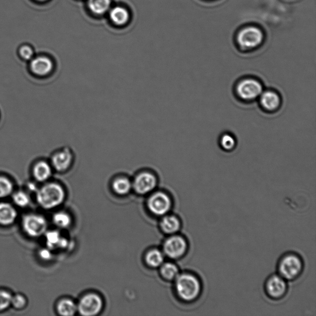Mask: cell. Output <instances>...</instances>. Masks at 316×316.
Listing matches in <instances>:
<instances>
[{
    "mask_svg": "<svg viewBox=\"0 0 316 316\" xmlns=\"http://www.w3.org/2000/svg\"><path fill=\"white\" fill-rule=\"evenodd\" d=\"M264 291L272 300H280L287 295V281L278 274L270 275L264 283Z\"/></svg>",
    "mask_w": 316,
    "mask_h": 316,
    "instance_id": "obj_7",
    "label": "cell"
},
{
    "mask_svg": "<svg viewBox=\"0 0 316 316\" xmlns=\"http://www.w3.org/2000/svg\"><path fill=\"white\" fill-rule=\"evenodd\" d=\"M188 244L187 240L180 236H174L169 238L164 244V251L166 255L171 259H179L187 253Z\"/></svg>",
    "mask_w": 316,
    "mask_h": 316,
    "instance_id": "obj_10",
    "label": "cell"
},
{
    "mask_svg": "<svg viewBox=\"0 0 316 316\" xmlns=\"http://www.w3.org/2000/svg\"><path fill=\"white\" fill-rule=\"evenodd\" d=\"M161 274L164 279L168 280H172L176 279L178 275L179 274V271L175 264L167 263L162 266Z\"/></svg>",
    "mask_w": 316,
    "mask_h": 316,
    "instance_id": "obj_24",
    "label": "cell"
},
{
    "mask_svg": "<svg viewBox=\"0 0 316 316\" xmlns=\"http://www.w3.org/2000/svg\"><path fill=\"white\" fill-rule=\"evenodd\" d=\"M13 296L7 291L0 290V311L7 309L12 304Z\"/></svg>",
    "mask_w": 316,
    "mask_h": 316,
    "instance_id": "obj_28",
    "label": "cell"
},
{
    "mask_svg": "<svg viewBox=\"0 0 316 316\" xmlns=\"http://www.w3.org/2000/svg\"><path fill=\"white\" fill-rule=\"evenodd\" d=\"M53 222L56 226L60 228H66L71 223V219L66 213L58 212L53 216Z\"/></svg>",
    "mask_w": 316,
    "mask_h": 316,
    "instance_id": "obj_26",
    "label": "cell"
},
{
    "mask_svg": "<svg viewBox=\"0 0 316 316\" xmlns=\"http://www.w3.org/2000/svg\"><path fill=\"white\" fill-rule=\"evenodd\" d=\"M13 201L16 205L20 207H26L29 204V197L23 191H18L13 196Z\"/></svg>",
    "mask_w": 316,
    "mask_h": 316,
    "instance_id": "obj_29",
    "label": "cell"
},
{
    "mask_svg": "<svg viewBox=\"0 0 316 316\" xmlns=\"http://www.w3.org/2000/svg\"><path fill=\"white\" fill-rule=\"evenodd\" d=\"M74 162V151L69 147H64L53 154L51 165L56 171L64 172L71 168Z\"/></svg>",
    "mask_w": 316,
    "mask_h": 316,
    "instance_id": "obj_9",
    "label": "cell"
},
{
    "mask_svg": "<svg viewBox=\"0 0 316 316\" xmlns=\"http://www.w3.org/2000/svg\"><path fill=\"white\" fill-rule=\"evenodd\" d=\"M35 179L40 182L49 179L52 174V166L46 161H40L34 167Z\"/></svg>",
    "mask_w": 316,
    "mask_h": 316,
    "instance_id": "obj_16",
    "label": "cell"
},
{
    "mask_svg": "<svg viewBox=\"0 0 316 316\" xmlns=\"http://www.w3.org/2000/svg\"><path fill=\"white\" fill-rule=\"evenodd\" d=\"M177 295L183 302H193L198 300L202 291L200 278L191 272L178 275L175 279Z\"/></svg>",
    "mask_w": 316,
    "mask_h": 316,
    "instance_id": "obj_2",
    "label": "cell"
},
{
    "mask_svg": "<svg viewBox=\"0 0 316 316\" xmlns=\"http://www.w3.org/2000/svg\"><path fill=\"white\" fill-rule=\"evenodd\" d=\"M77 306L74 302L70 299H63L59 302L57 306L59 314L64 316H71L77 311Z\"/></svg>",
    "mask_w": 316,
    "mask_h": 316,
    "instance_id": "obj_23",
    "label": "cell"
},
{
    "mask_svg": "<svg viewBox=\"0 0 316 316\" xmlns=\"http://www.w3.org/2000/svg\"><path fill=\"white\" fill-rule=\"evenodd\" d=\"M32 71L35 74L43 76L53 71V63L50 59L47 57H39L33 59L31 64Z\"/></svg>",
    "mask_w": 316,
    "mask_h": 316,
    "instance_id": "obj_14",
    "label": "cell"
},
{
    "mask_svg": "<svg viewBox=\"0 0 316 316\" xmlns=\"http://www.w3.org/2000/svg\"><path fill=\"white\" fill-rule=\"evenodd\" d=\"M17 216V212L12 205L7 202L0 203V225H11L14 223Z\"/></svg>",
    "mask_w": 316,
    "mask_h": 316,
    "instance_id": "obj_15",
    "label": "cell"
},
{
    "mask_svg": "<svg viewBox=\"0 0 316 316\" xmlns=\"http://www.w3.org/2000/svg\"><path fill=\"white\" fill-rule=\"evenodd\" d=\"M39 1L43 2V1H47V0H39Z\"/></svg>",
    "mask_w": 316,
    "mask_h": 316,
    "instance_id": "obj_33",
    "label": "cell"
},
{
    "mask_svg": "<svg viewBox=\"0 0 316 316\" xmlns=\"http://www.w3.org/2000/svg\"><path fill=\"white\" fill-rule=\"evenodd\" d=\"M20 55L21 57L26 60H29L31 59L32 56L34 55L33 50H32L31 47L28 46H24L22 47L20 51Z\"/></svg>",
    "mask_w": 316,
    "mask_h": 316,
    "instance_id": "obj_31",
    "label": "cell"
},
{
    "mask_svg": "<svg viewBox=\"0 0 316 316\" xmlns=\"http://www.w3.org/2000/svg\"><path fill=\"white\" fill-rule=\"evenodd\" d=\"M304 269V262L298 254L286 253L277 263V274L285 280L293 281L298 279Z\"/></svg>",
    "mask_w": 316,
    "mask_h": 316,
    "instance_id": "obj_3",
    "label": "cell"
},
{
    "mask_svg": "<svg viewBox=\"0 0 316 316\" xmlns=\"http://www.w3.org/2000/svg\"><path fill=\"white\" fill-rule=\"evenodd\" d=\"M148 206L153 214L162 216L166 214L171 209L172 202L167 194L158 192L151 196L148 199Z\"/></svg>",
    "mask_w": 316,
    "mask_h": 316,
    "instance_id": "obj_13",
    "label": "cell"
},
{
    "mask_svg": "<svg viewBox=\"0 0 316 316\" xmlns=\"http://www.w3.org/2000/svg\"><path fill=\"white\" fill-rule=\"evenodd\" d=\"M45 239L47 247L49 249L65 248L67 245L66 239L61 237L60 234L56 231L47 232L45 234Z\"/></svg>",
    "mask_w": 316,
    "mask_h": 316,
    "instance_id": "obj_18",
    "label": "cell"
},
{
    "mask_svg": "<svg viewBox=\"0 0 316 316\" xmlns=\"http://www.w3.org/2000/svg\"><path fill=\"white\" fill-rule=\"evenodd\" d=\"M27 301L25 297L21 295L13 296L12 304L16 309H22L26 306Z\"/></svg>",
    "mask_w": 316,
    "mask_h": 316,
    "instance_id": "obj_30",
    "label": "cell"
},
{
    "mask_svg": "<svg viewBox=\"0 0 316 316\" xmlns=\"http://www.w3.org/2000/svg\"><path fill=\"white\" fill-rule=\"evenodd\" d=\"M259 107L262 112L267 114H275L282 108V96L274 88H264L258 100Z\"/></svg>",
    "mask_w": 316,
    "mask_h": 316,
    "instance_id": "obj_6",
    "label": "cell"
},
{
    "mask_svg": "<svg viewBox=\"0 0 316 316\" xmlns=\"http://www.w3.org/2000/svg\"><path fill=\"white\" fill-rule=\"evenodd\" d=\"M102 307V299L95 294H88L80 299L78 309L81 314L91 316L98 314Z\"/></svg>",
    "mask_w": 316,
    "mask_h": 316,
    "instance_id": "obj_12",
    "label": "cell"
},
{
    "mask_svg": "<svg viewBox=\"0 0 316 316\" xmlns=\"http://www.w3.org/2000/svg\"><path fill=\"white\" fill-rule=\"evenodd\" d=\"M110 20L116 25L123 26L128 23L129 14L128 10L123 7L113 8L110 13Z\"/></svg>",
    "mask_w": 316,
    "mask_h": 316,
    "instance_id": "obj_20",
    "label": "cell"
},
{
    "mask_svg": "<svg viewBox=\"0 0 316 316\" xmlns=\"http://www.w3.org/2000/svg\"><path fill=\"white\" fill-rule=\"evenodd\" d=\"M13 190V185L7 177L0 176V198L9 196Z\"/></svg>",
    "mask_w": 316,
    "mask_h": 316,
    "instance_id": "obj_27",
    "label": "cell"
},
{
    "mask_svg": "<svg viewBox=\"0 0 316 316\" xmlns=\"http://www.w3.org/2000/svg\"><path fill=\"white\" fill-rule=\"evenodd\" d=\"M65 196L63 187L57 183H49L43 186L38 191V203L44 209H53L59 206L64 201Z\"/></svg>",
    "mask_w": 316,
    "mask_h": 316,
    "instance_id": "obj_4",
    "label": "cell"
},
{
    "mask_svg": "<svg viewBox=\"0 0 316 316\" xmlns=\"http://www.w3.org/2000/svg\"><path fill=\"white\" fill-rule=\"evenodd\" d=\"M157 177L149 170L138 172L132 182V188L137 193L145 194L150 192L157 185Z\"/></svg>",
    "mask_w": 316,
    "mask_h": 316,
    "instance_id": "obj_8",
    "label": "cell"
},
{
    "mask_svg": "<svg viewBox=\"0 0 316 316\" xmlns=\"http://www.w3.org/2000/svg\"><path fill=\"white\" fill-rule=\"evenodd\" d=\"M111 7V0H88L89 10L94 15H101L107 13Z\"/></svg>",
    "mask_w": 316,
    "mask_h": 316,
    "instance_id": "obj_22",
    "label": "cell"
},
{
    "mask_svg": "<svg viewBox=\"0 0 316 316\" xmlns=\"http://www.w3.org/2000/svg\"><path fill=\"white\" fill-rule=\"evenodd\" d=\"M264 34L257 27L248 26L240 31L237 37L238 47L243 51H250L261 46Z\"/></svg>",
    "mask_w": 316,
    "mask_h": 316,
    "instance_id": "obj_5",
    "label": "cell"
},
{
    "mask_svg": "<svg viewBox=\"0 0 316 316\" xmlns=\"http://www.w3.org/2000/svg\"><path fill=\"white\" fill-rule=\"evenodd\" d=\"M181 227L179 218L174 216H167L162 220L161 228L164 232L168 234L176 233L180 230Z\"/></svg>",
    "mask_w": 316,
    "mask_h": 316,
    "instance_id": "obj_19",
    "label": "cell"
},
{
    "mask_svg": "<svg viewBox=\"0 0 316 316\" xmlns=\"http://www.w3.org/2000/svg\"><path fill=\"white\" fill-rule=\"evenodd\" d=\"M113 190L119 194H128L132 188V182L126 176L115 178L112 183Z\"/></svg>",
    "mask_w": 316,
    "mask_h": 316,
    "instance_id": "obj_21",
    "label": "cell"
},
{
    "mask_svg": "<svg viewBox=\"0 0 316 316\" xmlns=\"http://www.w3.org/2000/svg\"><path fill=\"white\" fill-rule=\"evenodd\" d=\"M24 231L30 237H39L45 233L47 228V223L42 216L28 215L23 219Z\"/></svg>",
    "mask_w": 316,
    "mask_h": 316,
    "instance_id": "obj_11",
    "label": "cell"
},
{
    "mask_svg": "<svg viewBox=\"0 0 316 316\" xmlns=\"http://www.w3.org/2000/svg\"><path fill=\"white\" fill-rule=\"evenodd\" d=\"M218 144L221 150L225 152L231 153L237 148V138L231 132H224L219 138Z\"/></svg>",
    "mask_w": 316,
    "mask_h": 316,
    "instance_id": "obj_17",
    "label": "cell"
},
{
    "mask_svg": "<svg viewBox=\"0 0 316 316\" xmlns=\"http://www.w3.org/2000/svg\"><path fill=\"white\" fill-rule=\"evenodd\" d=\"M264 90V86L260 79L253 75H245L235 83L233 93L238 101L251 104L258 100Z\"/></svg>",
    "mask_w": 316,
    "mask_h": 316,
    "instance_id": "obj_1",
    "label": "cell"
},
{
    "mask_svg": "<svg viewBox=\"0 0 316 316\" xmlns=\"http://www.w3.org/2000/svg\"><path fill=\"white\" fill-rule=\"evenodd\" d=\"M163 254L157 250H153L147 253L146 256V262L151 267H157L163 263Z\"/></svg>",
    "mask_w": 316,
    "mask_h": 316,
    "instance_id": "obj_25",
    "label": "cell"
},
{
    "mask_svg": "<svg viewBox=\"0 0 316 316\" xmlns=\"http://www.w3.org/2000/svg\"><path fill=\"white\" fill-rule=\"evenodd\" d=\"M39 255L40 258L44 259V260H50L51 257H52L50 251L48 249H43L40 251Z\"/></svg>",
    "mask_w": 316,
    "mask_h": 316,
    "instance_id": "obj_32",
    "label": "cell"
}]
</instances>
